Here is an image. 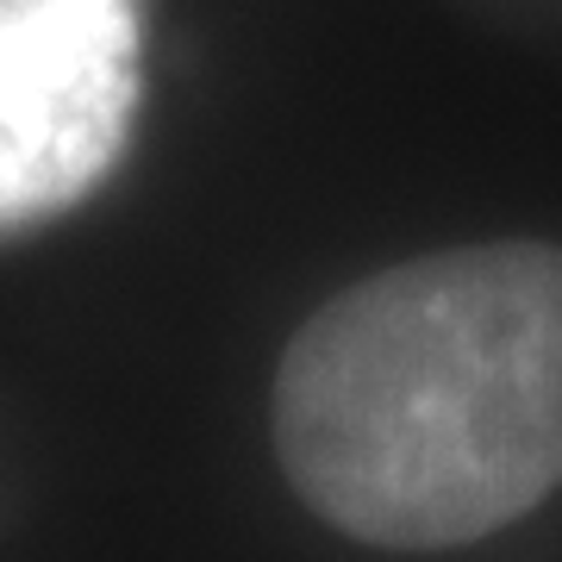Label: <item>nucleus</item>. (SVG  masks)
I'll return each instance as SVG.
<instances>
[{
	"instance_id": "f03ea898",
	"label": "nucleus",
	"mask_w": 562,
	"mask_h": 562,
	"mask_svg": "<svg viewBox=\"0 0 562 562\" xmlns=\"http://www.w3.org/2000/svg\"><path fill=\"white\" fill-rule=\"evenodd\" d=\"M138 113V0H0V232L76 206Z\"/></svg>"
},
{
	"instance_id": "f257e3e1",
	"label": "nucleus",
	"mask_w": 562,
	"mask_h": 562,
	"mask_svg": "<svg viewBox=\"0 0 562 562\" xmlns=\"http://www.w3.org/2000/svg\"><path fill=\"white\" fill-rule=\"evenodd\" d=\"M276 457L325 525L457 550L562 487V250L469 244L344 288L276 375Z\"/></svg>"
}]
</instances>
